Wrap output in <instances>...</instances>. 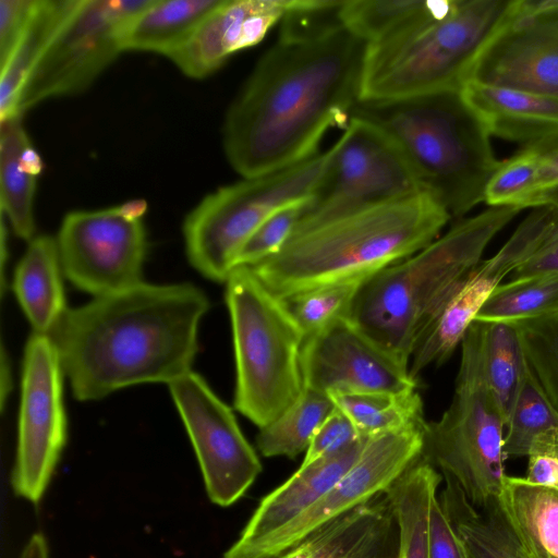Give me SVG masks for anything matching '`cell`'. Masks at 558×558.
<instances>
[{"mask_svg":"<svg viewBox=\"0 0 558 558\" xmlns=\"http://www.w3.org/2000/svg\"><path fill=\"white\" fill-rule=\"evenodd\" d=\"M335 409L329 395L305 388L289 410L259 428L256 436L258 451L267 458H296L307 450L315 432Z\"/></svg>","mask_w":558,"mask_h":558,"instance_id":"4dcf8cb0","label":"cell"},{"mask_svg":"<svg viewBox=\"0 0 558 558\" xmlns=\"http://www.w3.org/2000/svg\"><path fill=\"white\" fill-rule=\"evenodd\" d=\"M513 0H442L407 29L367 44L360 101L461 90Z\"/></svg>","mask_w":558,"mask_h":558,"instance_id":"8992f818","label":"cell"},{"mask_svg":"<svg viewBox=\"0 0 558 558\" xmlns=\"http://www.w3.org/2000/svg\"><path fill=\"white\" fill-rule=\"evenodd\" d=\"M548 215L530 256L512 272L508 281H522L558 275V197L549 205Z\"/></svg>","mask_w":558,"mask_h":558,"instance_id":"60d3db41","label":"cell"},{"mask_svg":"<svg viewBox=\"0 0 558 558\" xmlns=\"http://www.w3.org/2000/svg\"><path fill=\"white\" fill-rule=\"evenodd\" d=\"M554 194L536 154L526 146L500 163L490 178L484 203L488 207L538 208L551 204Z\"/></svg>","mask_w":558,"mask_h":558,"instance_id":"1f68e13d","label":"cell"},{"mask_svg":"<svg viewBox=\"0 0 558 558\" xmlns=\"http://www.w3.org/2000/svg\"><path fill=\"white\" fill-rule=\"evenodd\" d=\"M362 438L352 421L337 407L315 432L300 466L335 457Z\"/></svg>","mask_w":558,"mask_h":558,"instance_id":"ab89813d","label":"cell"},{"mask_svg":"<svg viewBox=\"0 0 558 558\" xmlns=\"http://www.w3.org/2000/svg\"><path fill=\"white\" fill-rule=\"evenodd\" d=\"M424 428L369 437L356 462L311 507L258 541L233 543L222 558H276L340 515L385 494L421 457Z\"/></svg>","mask_w":558,"mask_h":558,"instance_id":"4fadbf2b","label":"cell"},{"mask_svg":"<svg viewBox=\"0 0 558 558\" xmlns=\"http://www.w3.org/2000/svg\"><path fill=\"white\" fill-rule=\"evenodd\" d=\"M496 504L527 558H558V488L506 475Z\"/></svg>","mask_w":558,"mask_h":558,"instance_id":"603a6c76","label":"cell"},{"mask_svg":"<svg viewBox=\"0 0 558 558\" xmlns=\"http://www.w3.org/2000/svg\"><path fill=\"white\" fill-rule=\"evenodd\" d=\"M510 324L517 329L527 372L558 412V310Z\"/></svg>","mask_w":558,"mask_h":558,"instance_id":"d590c367","label":"cell"},{"mask_svg":"<svg viewBox=\"0 0 558 558\" xmlns=\"http://www.w3.org/2000/svg\"><path fill=\"white\" fill-rule=\"evenodd\" d=\"M440 505L459 539L464 558H527L504 521L496 499L478 509L449 476H442Z\"/></svg>","mask_w":558,"mask_h":558,"instance_id":"83f0119b","label":"cell"},{"mask_svg":"<svg viewBox=\"0 0 558 558\" xmlns=\"http://www.w3.org/2000/svg\"><path fill=\"white\" fill-rule=\"evenodd\" d=\"M484 368L507 425L526 372L519 336L512 324H485Z\"/></svg>","mask_w":558,"mask_h":558,"instance_id":"836d02e7","label":"cell"},{"mask_svg":"<svg viewBox=\"0 0 558 558\" xmlns=\"http://www.w3.org/2000/svg\"><path fill=\"white\" fill-rule=\"evenodd\" d=\"M187 430L209 499L229 507L251 488L262 463L238 421L202 376L189 372L169 384Z\"/></svg>","mask_w":558,"mask_h":558,"instance_id":"9a60e30c","label":"cell"},{"mask_svg":"<svg viewBox=\"0 0 558 558\" xmlns=\"http://www.w3.org/2000/svg\"><path fill=\"white\" fill-rule=\"evenodd\" d=\"M62 272L57 239L31 240L15 268L13 290L36 333L49 335L68 311Z\"/></svg>","mask_w":558,"mask_h":558,"instance_id":"d4e9b609","label":"cell"},{"mask_svg":"<svg viewBox=\"0 0 558 558\" xmlns=\"http://www.w3.org/2000/svg\"><path fill=\"white\" fill-rule=\"evenodd\" d=\"M80 0H37L27 26L13 53L1 66L0 121L19 114L25 85L57 33Z\"/></svg>","mask_w":558,"mask_h":558,"instance_id":"4316f807","label":"cell"},{"mask_svg":"<svg viewBox=\"0 0 558 558\" xmlns=\"http://www.w3.org/2000/svg\"><path fill=\"white\" fill-rule=\"evenodd\" d=\"M335 405L354 424L361 436L373 437L426 425L416 389L402 392L329 395Z\"/></svg>","mask_w":558,"mask_h":558,"instance_id":"f546056e","label":"cell"},{"mask_svg":"<svg viewBox=\"0 0 558 558\" xmlns=\"http://www.w3.org/2000/svg\"><path fill=\"white\" fill-rule=\"evenodd\" d=\"M558 308V275L499 284L474 322L513 323Z\"/></svg>","mask_w":558,"mask_h":558,"instance_id":"e575fe53","label":"cell"},{"mask_svg":"<svg viewBox=\"0 0 558 558\" xmlns=\"http://www.w3.org/2000/svg\"><path fill=\"white\" fill-rule=\"evenodd\" d=\"M484 335L478 322L466 331L452 399L438 420L426 422L422 448V457L478 509L497 498L507 475L506 422L486 379Z\"/></svg>","mask_w":558,"mask_h":558,"instance_id":"ba28073f","label":"cell"},{"mask_svg":"<svg viewBox=\"0 0 558 558\" xmlns=\"http://www.w3.org/2000/svg\"><path fill=\"white\" fill-rule=\"evenodd\" d=\"M526 458L527 481L558 488V429L537 436Z\"/></svg>","mask_w":558,"mask_h":558,"instance_id":"b9f144b4","label":"cell"},{"mask_svg":"<svg viewBox=\"0 0 558 558\" xmlns=\"http://www.w3.org/2000/svg\"><path fill=\"white\" fill-rule=\"evenodd\" d=\"M44 162L33 146L22 117L0 121V203L14 233L33 240L34 199Z\"/></svg>","mask_w":558,"mask_h":558,"instance_id":"cb8c5ba5","label":"cell"},{"mask_svg":"<svg viewBox=\"0 0 558 558\" xmlns=\"http://www.w3.org/2000/svg\"><path fill=\"white\" fill-rule=\"evenodd\" d=\"M222 0H154L137 14L123 37V51L170 57L183 46Z\"/></svg>","mask_w":558,"mask_h":558,"instance_id":"f1b7e54d","label":"cell"},{"mask_svg":"<svg viewBox=\"0 0 558 558\" xmlns=\"http://www.w3.org/2000/svg\"><path fill=\"white\" fill-rule=\"evenodd\" d=\"M368 438H362L335 457L300 466L284 483L260 500L234 543L248 544L258 541L305 511L350 470Z\"/></svg>","mask_w":558,"mask_h":558,"instance_id":"44dd1931","label":"cell"},{"mask_svg":"<svg viewBox=\"0 0 558 558\" xmlns=\"http://www.w3.org/2000/svg\"><path fill=\"white\" fill-rule=\"evenodd\" d=\"M361 283L362 281H347L320 286L281 300L305 339L335 320L348 317Z\"/></svg>","mask_w":558,"mask_h":558,"instance_id":"74e56055","label":"cell"},{"mask_svg":"<svg viewBox=\"0 0 558 558\" xmlns=\"http://www.w3.org/2000/svg\"><path fill=\"white\" fill-rule=\"evenodd\" d=\"M226 114L227 159L243 178L301 162L325 133L347 126L360 101L367 43L340 20H282Z\"/></svg>","mask_w":558,"mask_h":558,"instance_id":"6da1fadb","label":"cell"},{"mask_svg":"<svg viewBox=\"0 0 558 558\" xmlns=\"http://www.w3.org/2000/svg\"><path fill=\"white\" fill-rule=\"evenodd\" d=\"M442 475L422 456L386 492L397 529L398 558H430L429 515Z\"/></svg>","mask_w":558,"mask_h":558,"instance_id":"484cf974","label":"cell"},{"mask_svg":"<svg viewBox=\"0 0 558 558\" xmlns=\"http://www.w3.org/2000/svg\"><path fill=\"white\" fill-rule=\"evenodd\" d=\"M63 368L49 336L34 332L25 348L19 432L11 485L37 505L44 497L66 441Z\"/></svg>","mask_w":558,"mask_h":558,"instance_id":"5bb4252c","label":"cell"},{"mask_svg":"<svg viewBox=\"0 0 558 558\" xmlns=\"http://www.w3.org/2000/svg\"><path fill=\"white\" fill-rule=\"evenodd\" d=\"M37 0H0V68L13 53Z\"/></svg>","mask_w":558,"mask_h":558,"instance_id":"7bdbcfd3","label":"cell"},{"mask_svg":"<svg viewBox=\"0 0 558 558\" xmlns=\"http://www.w3.org/2000/svg\"><path fill=\"white\" fill-rule=\"evenodd\" d=\"M524 146L531 148L539 158L556 199L558 197V130Z\"/></svg>","mask_w":558,"mask_h":558,"instance_id":"f6af8a7d","label":"cell"},{"mask_svg":"<svg viewBox=\"0 0 558 558\" xmlns=\"http://www.w3.org/2000/svg\"><path fill=\"white\" fill-rule=\"evenodd\" d=\"M146 210L144 199H132L63 218L56 239L62 271L73 286L95 298L143 282Z\"/></svg>","mask_w":558,"mask_h":558,"instance_id":"7c38bea8","label":"cell"},{"mask_svg":"<svg viewBox=\"0 0 558 558\" xmlns=\"http://www.w3.org/2000/svg\"><path fill=\"white\" fill-rule=\"evenodd\" d=\"M547 214L546 206L532 209L499 251L482 260L451 292L414 347L409 365L413 379L451 357L496 288L533 252Z\"/></svg>","mask_w":558,"mask_h":558,"instance_id":"e0dca14e","label":"cell"},{"mask_svg":"<svg viewBox=\"0 0 558 558\" xmlns=\"http://www.w3.org/2000/svg\"><path fill=\"white\" fill-rule=\"evenodd\" d=\"M385 494L340 515L276 558H398L388 551L396 532Z\"/></svg>","mask_w":558,"mask_h":558,"instance_id":"ffe728a7","label":"cell"},{"mask_svg":"<svg viewBox=\"0 0 558 558\" xmlns=\"http://www.w3.org/2000/svg\"><path fill=\"white\" fill-rule=\"evenodd\" d=\"M307 199L290 203L264 220L241 247L236 267H253L277 253L300 220Z\"/></svg>","mask_w":558,"mask_h":558,"instance_id":"f35d334b","label":"cell"},{"mask_svg":"<svg viewBox=\"0 0 558 558\" xmlns=\"http://www.w3.org/2000/svg\"><path fill=\"white\" fill-rule=\"evenodd\" d=\"M154 0H80L32 72L19 114L54 97L78 94L123 51L133 19Z\"/></svg>","mask_w":558,"mask_h":558,"instance_id":"8fae6325","label":"cell"},{"mask_svg":"<svg viewBox=\"0 0 558 558\" xmlns=\"http://www.w3.org/2000/svg\"><path fill=\"white\" fill-rule=\"evenodd\" d=\"M328 160V150L295 165L219 187L205 196L183 225L191 265L205 278L226 282L251 234L279 208L307 199Z\"/></svg>","mask_w":558,"mask_h":558,"instance_id":"9c48e42d","label":"cell"},{"mask_svg":"<svg viewBox=\"0 0 558 558\" xmlns=\"http://www.w3.org/2000/svg\"><path fill=\"white\" fill-rule=\"evenodd\" d=\"M304 387L326 395L416 389L409 364L380 347L349 317L304 339Z\"/></svg>","mask_w":558,"mask_h":558,"instance_id":"ac0fdd59","label":"cell"},{"mask_svg":"<svg viewBox=\"0 0 558 558\" xmlns=\"http://www.w3.org/2000/svg\"><path fill=\"white\" fill-rule=\"evenodd\" d=\"M442 0L342 1V25L367 44L393 36L432 14Z\"/></svg>","mask_w":558,"mask_h":558,"instance_id":"d6a6232c","label":"cell"},{"mask_svg":"<svg viewBox=\"0 0 558 558\" xmlns=\"http://www.w3.org/2000/svg\"><path fill=\"white\" fill-rule=\"evenodd\" d=\"M429 551L430 558H464L459 539L440 505L438 495L433 501L429 515Z\"/></svg>","mask_w":558,"mask_h":558,"instance_id":"ee69618b","label":"cell"},{"mask_svg":"<svg viewBox=\"0 0 558 558\" xmlns=\"http://www.w3.org/2000/svg\"><path fill=\"white\" fill-rule=\"evenodd\" d=\"M422 192L396 144L371 122L351 117L328 150L325 169L293 230Z\"/></svg>","mask_w":558,"mask_h":558,"instance_id":"30bf717a","label":"cell"},{"mask_svg":"<svg viewBox=\"0 0 558 558\" xmlns=\"http://www.w3.org/2000/svg\"><path fill=\"white\" fill-rule=\"evenodd\" d=\"M469 81L558 97V0H513Z\"/></svg>","mask_w":558,"mask_h":558,"instance_id":"2e32d148","label":"cell"},{"mask_svg":"<svg viewBox=\"0 0 558 558\" xmlns=\"http://www.w3.org/2000/svg\"><path fill=\"white\" fill-rule=\"evenodd\" d=\"M450 220L447 210L422 191L293 230L277 253L251 268L280 299L320 286L363 281L427 246Z\"/></svg>","mask_w":558,"mask_h":558,"instance_id":"3957f363","label":"cell"},{"mask_svg":"<svg viewBox=\"0 0 558 558\" xmlns=\"http://www.w3.org/2000/svg\"><path fill=\"white\" fill-rule=\"evenodd\" d=\"M554 429H558V412L551 407L526 369L506 425L507 432L504 437L506 459L526 457L533 440Z\"/></svg>","mask_w":558,"mask_h":558,"instance_id":"8d00e7d4","label":"cell"},{"mask_svg":"<svg viewBox=\"0 0 558 558\" xmlns=\"http://www.w3.org/2000/svg\"><path fill=\"white\" fill-rule=\"evenodd\" d=\"M294 0H222L169 59L186 76L204 78L227 59L264 39Z\"/></svg>","mask_w":558,"mask_h":558,"instance_id":"d6986e66","label":"cell"},{"mask_svg":"<svg viewBox=\"0 0 558 558\" xmlns=\"http://www.w3.org/2000/svg\"><path fill=\"white\" fill-rule=\"evenodd\" d=\"M208 308L194 284L143 281L68 310L47 336L74 397L99 400L137 384L169 385L191 372Z\"/></svg>","mask_w":558,"mask_h":558,"instance_id":"7a4b0ae2","label":"cell"},{"mask_svg":"<svg viewBox=\"0 0 558 558\" xmlns=\"http://www.w3.org/2000/svg\"><path fill=\"white\" fill-rule=\"evenodd\" d=\"M461 92L492 136L524 146L558 130V97L474 81Z\"/></svg>","mask_w":558,"mask_h":558,"instance_id":"7402d4cb","label":"cell"},{"mask_svg":"<svg viewBox=\"0 0 558 558\" xmlns=\"http://www.w3.org/2000/svg\"><path fill=\"white\" fill-rule=\"evenodd\" d=\"M520 211L488 207L457 220L424 248L362 281L349 319L410 365L414 347L437 311Z\"/></svg>","mask_w":558,"mask_h":558,"instance_id":"277c9868","label":"cell"},{"mask_svg":"<svg viewBox=\"0 0 558 558\" xmlns=\"http://www.w3.org/2000/svg\"><path fill=\"white\" fill-rule=\"evenodd\" d=\"M19 558H50L45 535L40 532L34 533L28 538Z\"/></svg>","mask_w":558,"mask_h":558,"instance_id":"bcb514c9","label":"cell"},{"mask_svg":"<svg viewBox=\"0 0 558 558\" xmlns=\"http://www.w3.org/2000/svg\"><path fill=\"white\" fill-rule=\"evenodd\" d=\"M226 284L236 368L234 407L262 428L304 392V335L284 302L251 267H235Z\"/></svg>","mask_w":558,"mask_h":558,"instance_id":"52a82bcc","label":"cell"},{"mask_svg":"<svg viewBox=\"0 0 558 558\" xmlns=\"http://www.w3.org/2000/svg\"><path fill=\"white\" fill-rule=\"evenodd\" d=\"M351 117L380 129L396 144L421 190L460 220L484 202L500 160L486 125L461 90L359 101Z\"/></svg>","mask_w":558,"mask_h":558,"instance_id":"5b68a950","label":"cell"}]
</instances>
